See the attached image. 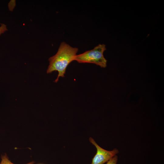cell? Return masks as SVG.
I'll use <instances>...</instances> for the list:
<instances>
[{
  "mask_svg": "<svg viewBox=\"0 0 164 164\" xmlns=\"http://www.w3.org/2000/svg\"><path fill=\"white\" fill-rule=\"evenodd\" d=\"M0 35L4 33L8 30L6 25L3 23H0Z\"/></svg>",
  "mask_w": 164,
  "mask_h": 164,
  "instance_id": "5",
  "label": "cell"
},
{
  "mask_svg": "<svg viewBox=\"0 0 164 164\" xmlns=\"http://www.w3.org/2000/svg\"><path fill=\"white\" fill-rule=\"evenodd\" d=\"M78 48L73 47L65 42L60 43L56 53L49 59V65L47 73H50L57 71V77L55 81L57 82L60 77H64L67 67L72 61L74 60Z\"/></svg>",
  "mask_w": 164,
  "mask_h": 164,
  "instance_id": "1",
  "label": "cell"
},
{
  "mask_svg": "<svg viewBox=\"0 0 164 164\" xmlns=\"http://www.w3.org/2000/svg\"><path fill=\"white\" fill-rule=\"evenodd\" d=\"M89 141L97 149L96 153L92 159L91 164H104L108 162L119 152L115 148L112 151H108L103 149L91 137L89 138Z\"/></svg>",
  "mask_w": 164,
  "mask_h": 164,
  "instance_id": "3",
  "label": "cell"
},
{
  "mask_svg": "<svg viewBox=\"0 0 164 164\" xmlns=\"http://www.w3.org/2000/svg\"><path fill=\"white\" fill-rule=\"evenodd\" d=\"M118 160V156L115 155L109 160L106 164H116Z\"/></svg>",
  "mask_w": 164,
  "mask_h": 164,
  "instance_id": "6",
  "label": "cell"
},
{
  "mask_svg": "<svg viewBox=\"0 0 164 164\" xmlns=\"http://www.w3.org/2000/svg\"><path fill=\"white\" fill-rule=\"evenodd\" d=\"M1 162L0 164H14L9 160L6 154L2 155ZM34 162L32 161L26 164H34Z\"/></svg>",
  "mask_w": 164,
  "mask_h": 164,
  "instance_id": "4",
  "label": "cell"
},
{
  "mask_svg": "<svg viewBox=\"0 0 164 164\" xmlns=\"http://www.w3.org/2000/svg\"><path fill=\"white\" fill-rule=\"evenodd\" d=\"M106 49L105 45L99 44L92 50L77 55L74 60L80 63H94L101 67L105 68L107 61L104 57L103 53Z\"/></svg>",
  "mask_w": 164,
  "mask_h": 164,
  "instance_id": "2",
  "label": "cell"
}]
</instances>
